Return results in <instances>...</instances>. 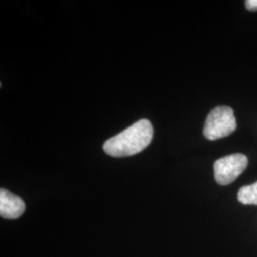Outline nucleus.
Returning a JSON list of instances; mask_svg holds the SVG:
<instances>
[{
	"mask_svg": "<svg viewBox=\"0 0 257 257\" xmlns=\"http://www.w3.org/2000/svg\"><path fill=\"white\" fill-rule=\"evenodd\" d=\"M237 198L239 202L244 205H257V181L240 188Z\"/></svg>",
	"mask_w": 257,
	"mask_h": 257,
	"instance_id": "39448f33",
	"label": "nucleus"
},
{
	"mask_svg": "<svg viewBox=\"0 0 257 257\" xmlns=\"http://www.w3.org/2000/svg\"><path fill=\"white\" fill-rule=\"evenodd\" d=\"M247 166L248 158L242 154H233L219 158L213 165L215 181L223 186L229 185L246 170Z\"/></svg>",
	"mask_w": 257,
	"mask_h": 257,
	"instance_id": "7ed1b4c3",
	"label": "nucleus"
},
{
	"mask_svg": "<svg viewBox=\"0 0 257 257\" xmlns=\"http://www.w3.org/2000/svg\"><path fill=\"white\" fill-rule=\"evenodd\" d=\"M154 136L152 123L141 119L108 139L103 149L107 155L113 157H124L137 155L150 145Z\"/></svg>",
	"mask_w": 257,
	"mask_h": 257,
	"instance_id": "f257e3e1",
	"label": "nucleus"
},
{
	"mask_svg": "<svg viewBox=\"0 0 257 257\" xmlns=\"http://www.w3.org/2000/svg\"><path fill=\"white\" fill-rule=\"evenodd\" d=\"M246 7L249 11H257V0L246 1Z\"/></svg>",
	"mask_w": 257,
	"mask_h": 257,
	"instance_id": "423d86ee",
	"label": "nucleus"
},
{
	"mask_svg": "<svg viewBox=\"0 0 257 257\" xmlns=\"http://www.w3.org/2000/svg\"><path fill=\"white\" fill-rule=\"evenodd\" d=\"M25 211V203L6 189L0 190V215L3 218L16 219Z\"/></svg>",
	"mask_w": 257,
	"mask_h": 257,
	"instance_id": "20e7f679",
	"label": "nucleus"
},
{
	"mask_svg": "<svg viewBox=\"0 0 257 257\" xmlns=\"http://www.w3.org/2000/svg\"><path fill=\"white\" fill-rule=\"evenodd\" d=\"M236 128L233 110L230 107L220 106L210 111L205 122L203 134L209 140L226 138Z\"/></svg>",
	"mask_w": 257,
	"mask_h": 257,
	"instance_id": "f03ea898",
	"label": "nucleus"
}]
</instances>
